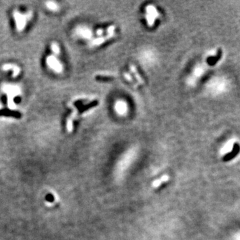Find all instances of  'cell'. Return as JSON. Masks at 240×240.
Segmentation results:
<instances>
[{"label":"cell","instance_id":"cell-5","mask_svg":"<svg viewBox=\"0 0 240 240\" xmlns=\"http://www.w3.org/2000/svg\"><path fill=\"white\" fill-rule=\"evenodd\" d=\"M114 109L117 114L119 115H125L127 113V103L123 100H118L115 103Z\"/></svg>","mask_w":240,"mask_h":240},{"label":"cell","instance_id":"cell-4","mask_svg":"<svg viewBox=\"0 0 240 240\" xmlns=\"http://www.w3.org/2000/svg\"><path fill=\"white\" fill-rule=\"evenodd\" d=\"M206 68L203 64H199V65H196L193 69V76L189 78V81L190 84H193L194 82H196V80H198L202 76H204L205 72H206Z\"/></svg>","mask_w":240,"mask_h":240},{"label":"cell","instance_id":"cell-1","mask_svg":"<svg viewBox=\"0 0 240 240\" xmlns=\"http://www.w3.org/2000/svg\"><path fill=\"white\" fill-rule=\"evenodd\" d=\"M207 87L211 94L218 95L224 92L226 90L227 88V82L223 78H216L209 82Z\"/></svg>","mask_w":240,"mask_h":240},{"label":"cell","instance_id":"cell-7","mask_svg":"<svg viewBox=\"0 0 240 240\" xmlns=\"http://www.w3.org/2000/svg\"><path fill=\"white\" fill-rule=\"evenodd\" d=\"M49 63V65H50L51 67L53 68V69H55V70L56 71H61V65H60L59 62L58 61H57L54 57H50V58L48 59V62H47V63Z\"/></svg>","mask_w":240,"mask_h":240},{"label":"cell","instance_id":"cell-2","mask_svg":"<svg viewBox=\"0 0 240 240\" xmlns=\"http://www.w3.org/2000/svg\"><path fill=\"white\" fill-rule=\"evenodd\" d=\"M140 59L145 65H150V64L154 63L155 60L156 59V54L154 51L152 50H145L141 53Z\"/></svg>","mask_w":240,"mask_h":240},{"label":"cell","instance_id":"cell-8","mask_svg":"<svg viewBox=\"0 0 240 240\" xmlns=\"http://www.w3.org/2000/svg\"><path fill=\"white\" fill-rule=\"evenodd\" d=\"M45 200H46L47 202H48L52 203V202H54L55 198H54V196H53L51 193H48V194H47L46 196H45Z\"/></svg>","mask_w":240,"mask_h":240},{"label":"cell","instance_id":"cell-3","mask_svg":"<svg viewBox=\"0 0 240 240\" xmlns=\"http://www.w3.org/2000/svg\"><path fill=\"white\" fill-rule=\"evenodd\" d=\"M146 20L148 21V24L152 26L154 24L155 21L158 16V12L156 8L152 5L148 6L146 7Z\"/></svg>","mask_w":240,"mask_h":240},{"label":"cell","instance_id":"cell-9","mask_svg":"<svg viewBox=\"0 0 240 240\" xmlns=\"http://www.w3.org/2000/svg\"><path fill=\"white\" fill-rule=\"evenodd\" d=\"M47 7H48L49 9H53V10L56 9V7H57L56 5H55L53 3H47Z\"/></svg>","mask_w":240,"mask_h":240},{"label":"cell","instance_id":"cell-6","mask_svg":"<svg viewBox=\"0 0 240 240\" xmlns=\"http://www.w3.org/2000/svg\"><path fill=\"white\" fill-rule=\"evenodd\" d=\"M239 152V144H237V143H236V144H234V145H233L231 152L227 153V154H225V156L223 157L222 160L223 161H229L231 160L232 159L234 158L235 157H236L237 155L238 154Z\"/></svg>","mask_w":240,"mask_h":240}]
</instances>
